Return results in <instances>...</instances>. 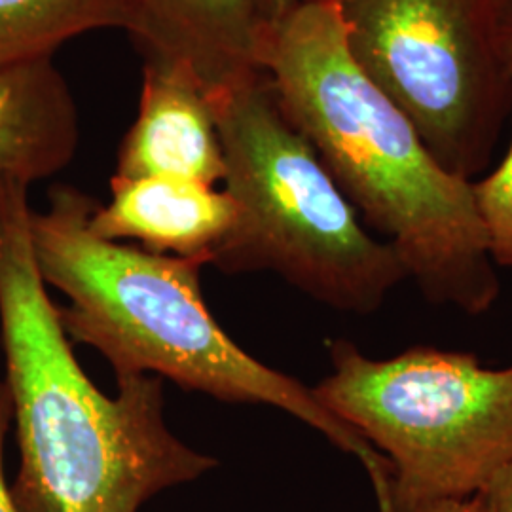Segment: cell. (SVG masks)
I'll return each mask as SVG.
<instances>
[{"instance_id":"obj_7","label":"cell","mask_w":512,"mask_h":512,"mask_svg":"<svg viewBox=\"0 0 512 512\" xmlns=\"http://www.w3.org/2000/svg\"><path fill=\"white\" fill-rule=\"evenodd\" d=\"M224 171L217 112L198 78L179 63L145 57L139 109L112 177H177L217 186Z\"/></svg>"},{"instance_id":"obj_8","label":"cell","mask_w":512,"mask_h":512,"mask_svg":"<svg viewBox=\"0 0 512 512\" xmlns=\"http://www.w3.org/2000/svg\"><path fill=\"white\" fill-rule=\"evenodd\" d=\"M124 31L143 57L188 69L213 103L262 74L253 0H126Z\"/></svg>"},{"instance_id":"obj_9","label":"cell","mask_w":512,"mask_h":512,"mask_svg":"<svg viewBox=\"0 0 512 512\" xmlns=\"http://www.w3.org/2000/svg\"><path fill=\"white\" fill-rule=\"evenodd\" d=\"M222 188L177 177L110 179V200L95 203L90 228L109 241L131 239L148 253L211 264L238 224Z\"/></svg>"},{"instance_id":"obj_16","label":"cell","mask_w":512,"mask_h":512,"mask_svg":"<svg viewBox=\"0 0 512 512\" xmlns=\"http://www.w3.org/2000/svg\"><path fill=\"white\" fill-rule=\"evenodd\" d=\"M311 2H319V0H253V6H255L256 16L264 27L277 19L285 18L296 8H302Z\"/></svg>"},{"instance_id":"obj_11","label":"cell","mask_w":512,"mask_h":512,"mask_svg":"<svg viewBox=\"0 0 512 512\" xmlns=\"http://www.w3.org/2000/svg\"><path fill=\"white\" fill-rule=\"evenodd\" d=\"M126 27V0H0V74L52 59L73 38Z\"/></svg>"},{"instance_id":"obj_2","label":"cell","mask_w":512,"mask_h":512,"mask_svg":"<svg viewBox=\"0 0 512 512\" xmlns=\"http://www.w3.org/2000/svg\"><path fill=\"white\" fill-rule=\"evenodd\" d=\"M29 186L0 177V338L16 423L21 512H139L219 463L175 437L164 380L118 374L99 391L74 357L31 239Z\"/></svg>"},{"instance_id":"obj_5","label":"cell","mask_w":512,"mask_h":512,"mask_svg":"<svg viewBox=\"0 0 512 512\" xmlns=\"http://www.w3.org/2000/svg\"><path fill=\"white\" fill-rule=\"evenodd\" d=\"M329 351L313 393L391 463L395 511L482 494L511 465L512 365L437 348L370 359L348 340Z\"/></svg>"},{"instance_id":"obj_3","label":"cell","mask_w":512,"mask_h":512,"mask_svg":"<svg viewBox=\"0 0 512 512\" xmlns=\"http://www.w3.org/2000/svg\"><path fill=\"white\" fill-rule=\"evenodd\" d=\"M95 203L59 184L31 213L38 272L69 300L59 308L69 340L103 353L116 376L152 374L219 401L291 414L365 467L378 512H397L391 463L313 389L239 348L203 300L202 264L99 238L90 228Z\"/></svg>"},{"instance_id":"obj_15","label":"cell","mask_w":512,"mask_h":512,"mask_svg":"<svg viewBox=\"0 0 512 512\" xmlns=\"http://www.w3.org/2000/svg\"><path fill=\"white\" fill-rule=\"evenodd\" d=\"M480 495L486 512H512V463Z\"/></svg>"},{"instance_id":"obj_6","label":"cell","mask_w":512,"mask_h":512,"mask_svg":"<svg viewBox=\"0 0 512 512\" xmlns=\"http://www.w3.org/2000/svg\"><path fill=\"white\" fill-rule=\"evenodd\" d=\"M351 57L446 171L471 181L512 114L495 0H334Z\"/></svg>"},{"instance_id":"obj_1","label":"cell","mask_w":512,"mask_h":512,"mask_svg":"<svg viewBox=\"0 0 512 512\" xmlns=\"http://www.w3.org/2000/svg\"><path fill=\"white\" fill-rule=\"evenodd\" d=\"M258 67L365 226L382 234L421 293L480 315L501 285L473 181L452 175L348 50L334 0L262 27Z\"/></svg>"},{"instance_id":"obj_14","label":"cell","mask_w":512,"mask_h":512,"mask_svg":"<svg viewBox=\"0 0 512 512\" xmlns=\"http://www.w3.org/2000/svg\"><path fill=\"white\" fill-rule=\"evenodd\" d=\"M495 38L512 78V0H495Z\"/></svg>"},{"instance_id":"obj_10","label":"cell","mask_w":512,"mask_h":512,"mask_svg":"<svg viewBox=\"0 0 512 512\" xmlns=\"http://www.w3.org/2000/svg\"><path fill=\"white\" fill-rule=\"evenodd\" d=\"M78 139L76 101L54 57L0 74V177L48 179L71 164Z\"/></svg>"},{"instance_id":"obj_17","label":"cell","mask_w":512,"mask_h":512,"mask_svg":"<svg viewBox=\"0 0 512 512\" xmlns=\"http://www.w3.org/2000/svg\"><path fill=\"white\" fill-rule=\"evenodd\" d=\"M414 512H486L482 495H473L465 499H442L427 503Z\"/></svg>"},{"instance_id":"obj_13","label":"cell","mask_w":512,"mask_h":512,"mask_svg":"<svg viewBox=\"0 0 512 512\" xmlns=\"http://www.w3.org/2000/svg\"><path fill=\"white\" fill-rule=\"evenodd\" d=\"M12 425V399L8 387L0 382V512H21L4 478V442Z\"/></svg>"},{"instance_id":"obj_4","label":"cell","mask_w":512,"mask_h":512,"mask_svg":"<svg viewBox=\"0 0 512 512\" xmlns=\"http://www.w3.org/2000/svg\"><path fill=\"white\" fill-rule=\"evenodd\" d=\"M224 190L239 219L211 266L275 272L336 310L370 313L408 277L374 238L310 143L285 118L264 74L215 103Z\"/></svg>"},{"instance_id":"obj_12","label":"cell","mask_w":512,"mask_h":512,"mask_svg":"<svg viewBox=\"0 0 512 512\" xmlns=\"http://www.w3.org/2000/svg\"><path fill=\"white\" fill-rule=\"evenodd\" d=\"M471 186L490 256L497 266L512 268V137L494 171Z\"/></svg>"}]
</instances>
